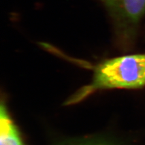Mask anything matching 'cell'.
I'll use <instances>...</instances> for the list:
<instances>
[{
	"label": "cell",
	"mask_w": 145,
	"mask_h": 145,
	"mask_svg": "<svg viewBox=\"0 0 145 145\" xmlns=\"http://www.w3.org/2000/svg\"><path fill=\"white\" fill-rule=\"evenodd\" d=\"M145 86V54L117 57L99 64L91 83L67 102L74 104L96 91L105 89H137Z\"/></svg>",
	"instance_id": "6da1fadb"
},
{
	"label": "cell",
	"mask_w": 145,
	"mask_h": 145,
	"mask_svg": "<svg viewBox=\"0 0 145 145\" xmlns=\"http://www.w3.org/2000/svg\"><path fill=\"white\" fill-rule=\"evenodd\" d=\"M114 22L120 38L131 35L145 13V0H101Z\"/></svg>",
	"instance_id": "7a4b0ae2"
},
{
	"label": "cell",
	"mask_w": 145,
	"mask_h": 145,
	"mask_svg": "<svg viewBox=\"0 0 145 145\" xmlns=\"http://www.w3.org/2000/svg\"><path fill=\"white\" fill-rule=\"evenodd\" d=\"M0 145H25L3 101L0 109Z\"/></svg>",
	"instance_id": "3957f363"
},
{
	"label": "cell",
	"mask_w": 145,
	"mask_h": 145,
	"mask_svg": "<svg viewBox=\"0 0 145 145\" xmlns=\"http://www.w3.org/2000/svg\"><path fill=\"white\" fill-rule=\"evenodd\" d=\"M79 145H112L110 143L107 142H87L85 143L80 144Z\"/></svg>",
	"instance_id": "277c9868"
}]
</instances>
